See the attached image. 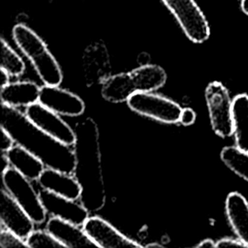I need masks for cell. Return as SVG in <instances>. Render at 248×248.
<instances>
[{
  "label": "cell",
  "mask_w": 248,
  "mask_h": 248,
  "mask_svg": "<svg viewBox=\"0 0 248 248\" xmlns=\"http://www.w3.org/2000/svg\"><path fill=\"white\" fill-rule=\"evenodd\" d=\"M74 130L76 141L73 145L75 154L73 174L81 187L79 202L89 212H95L106 202L99 129L97 123L87 117L78 122Z\"/></svg>",
  "instance_id": "6da1fadb"
},
{
  "label": "cell",
  "mask_w": 248,
  "mask_h": 248,
  "mask_svg": "<svg viewBox=\"0 0 248 248\" xmlns=\"http://www.w3.org/2000/svg\"><path fill=\"white\" fill-rule=\"evenodd\" d=\"M0 126L13 137L16 143L37 156L46 167L73 173L74 149L39 129L18 108L1 103Z\"/></svg>",
  "instance_id": "7a4b0ae2"
},
{
  "label": "cell",
  "mask_w": 248,
  "mask_h": 248,
  "mask_svg": "<svg viewBox=\"0 0 248 248\" xmlns=\"http://www.w3.org/2000/svg\"><path fill=\"white\" fill-rule=\"evenodd\" d=\"M167 80L165 70L153 64L140 65L127 73L111 75L102 83V96L111 103H122L136 92L154 91Z\"/></svg>",
  "instance_id": "3957f363"
},
{
  "label": "cell",
  "mask_w": 248,
  "mask_h": 248,
  "mask_svg": "<svg viewBox=\"0 0 248 248\" xmlns=\"http://www.w3.org/2000/svg\"><path fill=\"white\" fill-rule=\"evenodd\" d=\"M13 39L21 52L30 60L45 84L59 85L63 75L55 57L44 40L24 23H17L12 31Z\"/></svg>",
  "instance_id": "277c9868"
},
{
  "label": "cell",
  "mask_w": 248,
  "mask_h": 248,
  "mask_svg": "<svg viewBox=\"0 0 248 248\" xmlns=\"http://www.w3.org/2000/svg\"><path fill=\"white\" fill-rule=\"evenodd\" d=\"M30 181L12 167L2 170L4 189L28 213L35 224H42L46 221V211L42 203L39 192L34 189Z\"/></svg>",
  "instance_id": "5b68a950"
},
{
  "label": "cell",
  "mask_w": 248,
  "mask_h": 248,
  "mask_svg": "<svg viewBox=\"0 0 248 248\" xmlns=\"http://www.w3.org/2000/svg\"><path fill=\"white\" fill-rule=\"evenodd\" d=\"M174 16L187 38L196 44L210 36L208 21L195 0H161Z\"/></svg>",
  "instance_id": "8992f818"
},
{
  "label": "cell",
  "mask_w": 248,
  "mask_h": 248,
  "mask_svg": "<svg viewBox=\"0 0 248 248\" xmlns=\"http://www.w3.org/2000/svg\"><path fill=\"white\" fill-rule=\"evenodd\" d=\"M212 130L221 138L233 135L232 100L220 81L208 83L204 92Z\"/></svg>",
  "instance_id": "52a82bcc"
},
{
  "label": "cell",
  "mask_w": 248,
  "mask_h": 248,
  "mask_svg": "<svg viewBox=\"0 0 248 248\" xmlns=\"http://www.w3.org/2000/svg\"><path fill=\"white\" fill-rule=\"evenodd\" d=\"M126 102L133 111L159 122L173 124L180 120L182 108L174 101L151 91L136 92Z\"/></svg>",
  "instance_id": "ba28073f"
},
{
  "label": "cell",
  "mask_w": 248,
  "mask_h": 248,
  "mask_svg": "<svg viewBox=\"0 0 248 248\" xmlns=\"http://www.w3.org/2000/svg\"><path fill=\"white\" fill-rule=\"evenodd\" d=\"M24 113L35 126L53 139L66 145H74L76 141L75 130L55 111L37 102L26 107Z\"/></svg>",
  "instance_id": "9c48e42d"
},
{
  "label": "cell",
  "mask_w": 248,
  "mask_h": 248,
  "mask_svg": "<svg viewBox=\"0 0 248 248\" xmlns=\"http://www.w3.org/2000/svg\"><path fill=\"white\" fill-rule=\"evenodd\" d=\"M82 72L89 87L102 84L111 76L109 54L103 42L97 41L86 46L82 54Z\"/></svg>",
  "instance_id": "30bf717a"
},
{
  "label": "cell",
  "mask_w": 248,
  "mask_h": 248,
  "mask_svg": "<svg viewBox=\"0 0 248 248\" xmlns=\"http://www.w3.org/2000/svg\"><path fill=\"white\" fill-rule=\"evenodd\" d=\"M82 228L97 247H142L141 244L121 233L112 225L99 216H89L85 223L82 225Z\"/></svg>",
  "instance_id": "8fae6325"
},
{
  "label": "cell",
  "mask_w": 248,
  "mask_h": 248,
  "mask_svg": "<svg viewBox=\"0 0 248 248\" xmlns=\"http://www.w3.org/2000/svg\"><path fill=\"white\" fill-rule=\"evenodd\" d=\"M39 195L46 214L52 217H57L81 227L89 217V211L77 200L62 197L43 188L39 191Z\"/></svg>",
  "instance_id": "7c38bea8"
},
{
  "label": "cell",
  "mask_w": 248,
  "mask_h": 248,
  "mask_svg": "<svg viewBox=\"0 0 248 248\" xmlns=\"http://www.w3.org/2000/svg\"><path fill=\"white\" fill-rule=\"evenodd\" d=\"M0 220L2 227L24 240L34 231L35 222L5 189L0 194Z\"/></svg>",
  "instance_id": "4fadbf2b"
},
{
  "label": "cell",
  "mask_w": 248,
  "mask_h": 248,
  "mask_svg": "<svg viewBox=\"0 0 248 248\" xmlns=\"http://www.w3.org/2000/svg\"><path fill=\"white\" fill-rule=\"evenodd\" d=\"M39 103L60 115L78 116L84 112L85 105L78 95L58 85L45 84L41 87Z\"/></svg>",
  "instance_id": "5bb4252c"
},
{
  "label": "cell",
  "mask_w": 248,
  "mask_h": 248,
  "mask_svg": "<svg viewBox=\"0 0 248 248\" xmlns=\"http://www.w3.org/2000/svg\"><path fill=\"white\" fill-rule=\"evenodd\" d=\"M41 188L62 197L78 200L81 195V187L73 173L46 167L38 179Z\"/></svg>",
  "instance_id": "9a60e30c"
},
{
  "label": "cell",
  "mask_w": 248,
  "mask_h": 248,
  "mask_svg": "<svg viewBox=\"0 0 248 248\" xmlns=\"http://www.w3.org/2000/svg\"><path fill=\"white\" fill-rule=\"evenodd\" d=\"M46 230L64 247H97L81 226L60 218L51 216L46 222Z\"/></svg>",
  "instance_id": "2e32d148"
},
{
  "label": "cell",
  "mask_w": 248,
  "mask_h": 248,
  "mask_svg": "<svg viewBox=\"0 0 248 248\" xmlns=\"http://www.w3.org/2000/svg\"><path fill=\"white\" fill-rule=\"evenodd\" d=\"M226 214L237 238L248 248V202L238 192L227 196Z\"/></svg>",
  "instance_id": "e0dca14e"
},
{
  "label": "cell",
  "mask_w": 248,
  "mask_h": 248,
  "mask_svg": "<svg viewBox=\"0 0 248 248\" xmlns=\"http://www.w3.org/2000/svg\"><path fill=\"white\" fill-rule=\"evenodd\" d=\"M41 87L28 80L9 82L1 86L0 98L1 103L14 107H28L39 102Z\"/></svg>",
  "instance_id": "ac0fdd59"
},
{
  "label": "cell",
  "mask_w": 248,
  "mask_h": 248,
  "mask_svg": "<svg viewBox=\"0 0 248 248\" xmlns=\"http://www.w3.org/2000/svg\"><path fill=\"white\" fill-rule=\"evenodd\" d=\"M3 153H5L10 167L30 180H38L46 168L37 156L17 143Z\"/></svg>",
  "instance_id": "d6986e66"
},
{
  "label": "cell",
  "mask_w": 248,
  "mask_h": 248,
  "mask_svg": "<svg viewBox=\"0 0 248 248\" xmlns=\"http://www.w3.org/2000/svg\"><path fill=\"white\" fill-rule=\"evenodd\" d=\"M232 123L236 146L248 152V95L239 94L233 98Z\"/></svg>",
  "instance_id": "ffe728a7"
},
{
  "label": "cell",
  "mask_w": 248,
  "mask_h": 248,
  "mask_svg": "<svg viewBox=\"0 0 248 248\" xmlns=\"http://www.w3.org/2000/svg\"><path fill=\"white\" fill-rule=\"evenodd\" d=\"M223 163L235 174L248 181V152L235 146H225L220 153Z\"/></svg>",
  "instance_id": "44dd1931"
},
{
  "label": "cell",
  "mask_w": 248,
  "mask_h": 248,
  "mask_svg": "<svg viewBox=\"0 0 248 248\" xmlns=\"http://www.w3.org/2000/svg\"><path fill=\"white\" fill-rule=\"evenodd\" d=\"M1 46V69L5 70L12 77H18L23 74L25 64L22 58L16 52L4 38L0 40Z\"/></svg>",
  "instance_id": "7402d4cb"
},
{
  "label": "cell",
  "mask_w": 248,
  "mask_h": 248,
  "mask_svg": "<svg viewBox=\"0 0 248 248\" xmlns=\"http://www.w3.org/2000/svg\"><path fill=\"white\" fill-rule=\"evenodd\" d=\"M27 247H64L49 232L46 230H34L25 239Z\"/></svg>",
  "instance_id": "603a6c76"
},
{
  "label": "cell",
  "mask_w": 248,
  "mask_h": 248,
  "mask_svg": "<svg viewBox=\"0 0 248 248\" xmlns=\"http://www.w3.org/2000/svg\"><path fill=\"white\" fill-rule=\"evenodd\" d=\"M0 246L2 248H16V247H27L24 239L20 238L16 234L13 233L9 230L2 227L0 233Z\"/></svg>",
  "instance_id": "cb8c5ba5"
},
{
  "label": "cell",
  "mask_w": 248,
  "mask_h": 248,
  "mask_svg": "<svg viewBox=\"0 0 248 248\" xmlns=\"http://www.w3.org/2000/svg\"><path fill=\"white\" fill-rule=\"evenodd\" d=\"M15 144H16V142H15V140L13 139V137L4 128L1 127V142H0L1 151L7 152Z\"/></svg>",
  "instance_id": "d4e9b609"
},
{
  "label": "cell",
  "mask_w": 248,
  "mask_h": 248,
  "mask_svg": "<svg viewBox=\"0 0 248 248\" xmlns=\"http://www.w3.org/2000/svg\"><path fill=\"white\" fill-rule=\"evenodd\" d=\"M228 247H245L246 246L238 239L232 237H224L216 242V248H228Z\"/></svg>",
  "instance_id": "484cf974"
},
{
  "label": "cell",
  "mask_w": 248,
  "mask_h": 248,
  "mask_svg": "<svg viewBox=\"0 0 248 248\" xmlns=\"http://www.w3.org/2000/svg\"><path fill=\"white\" fill-rule=\"evenodd\" d=\"M195 120H196V113L192 108H182L179 123H181L182 125L188 126V125L193 124L195 122Z\"/></svg>",
  "instance_id": "4316f807"
},
{
  "label": "cell",
  "mask_w": 248,
  "mask_h": 248,
  "mask_svg": "<svg viewBox=\"0 0 248 248\" xmlns=\"http://www.w3.org/2000/svg\"><path fill=\"white\" fill-rule=\"evenodd\" d=\"M197 248H216V242L212 239H204L196 245Z\"/></svg>",
  "instance_id": "83f0119b"
},
{
  "label": "cell",
  "mask_w": 248,
  "mask_h": 248,
  "mask_svg": "<svg viewBox=\"0 0 248 248\" xmlns=\"http://www.w3.org/2000/svg\"><path fill=\"white\" fill-rule=\"evenodd\" d=\"M0 73H1V81H0V85L4 86L7 83L10 82V75L3 69H0Z\"/></svg>",
  "instance_id": "f1b7e54d"
},
{
  "label": "cell",
  "mask_w": 248,
  "mask_h": 248,
  "mask_svg": "<svg viewBox=\"0 0 248 248\" xmlns=\"http://www.w3.org/2000/svg\"><path fill=\"white\" fill-rule=\"evenodd\" d=\"M148 61H149L148 54H146V53L140 54V56H139V63H140V65L148 64Z\"/></svg>",
  "instance_id": "f546056e"
},
{
  "label": "cell",
  "mask_w": 248,
  "mask_h": 248,
  "mask_svg": "<svg viewBox=\"0 0 248 248\" xmlns=\"http://www.w3.org/2000/svg\"><path fill=\"white\" fill-rule=\"evenodd\" d=\"M241 10L244 14L248 15V0H241Z\"/></svg>",
  "instance_id": "4dcf8cb0"
},
{
  "label": "cell",
  "mask_w": 248,
  "mask_h": 248,
  "mask_svg": "<svg viewBox=\"0 0 248 248\" xmlns=\"http://www.w3.org/2000/svg\"><path fill=\"white\" fill-rule=\"evenodd\" d=\"M145 247H162V245H161V244H158V243H151V244L146 245Z\"/></svg>",
  "instance_id": "1f68e13d"
}]
</instances>
